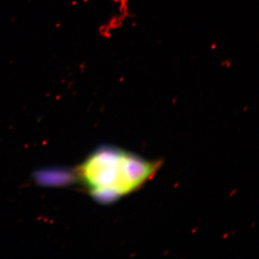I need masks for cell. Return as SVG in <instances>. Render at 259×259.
<instances>
[{
  "label": "cell",
  "instance_id": "6da1fadb",
  "mask_svg": "<svg viewBox=\"0 0 259 259\" xmlns=\"http://www.w3.org/2000/svg\"><path fill=\"white\" fill-rule=\"evenodd\" d=\"M162 164L161 159H148L121 148L103 146L87 158L78 174L95 200L110 204L142 189Z\"/></svg>",
  "mask_w": 259,
  "mask_h": 259
}]
</instances>
